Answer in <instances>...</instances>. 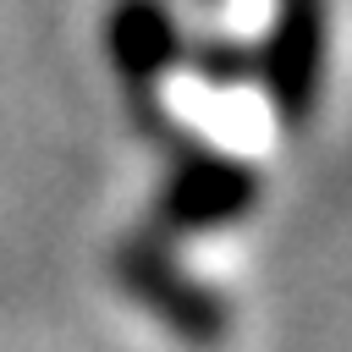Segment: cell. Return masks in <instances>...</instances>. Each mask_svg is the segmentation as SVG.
<instances>
[{
    "label": "cell",
    "instance_id": "obj_5",
    "mask_svg": "<svg viewBox=\"0 0 352 352\" xmlns=\"http://www.w3.org/2000/svg\"><path fill=\"white\" fill-rule=\"evenodd\" d=\"M182 60L187 66H198L204 77H214V82H248L253 77V50L248 44H209V50H182Z\"/></svg>",
    "mask_w": 352,
    "mask_h": 352
},
{
    "label": "cell",
    "instance_id": "obj_1",
    "mask_svg": "<svg viewBox=\"0 0 352 352\" xmlns=\"http://www.w3.org/2000/svg\"><path fill=\"white\" fill-rule=\"evenodd\" d=\"M132 94V121L160 143V154L170 160V182L154 204L160 226L165 231H214V226H231L236 214H248L264 192L258 170L198 143L165 104H160V88H126Z\"/></svg>",
    "mask_w": 352,
    "mask_h": 352
},
{
    "label": "cell",
    "instance_id": "obj_4",
    "mask_svg": "<svg viewBox=\"0 0 352 352\" xmlns=\"http://www.w3.org/2000/svg\"><path fill=\"white\" fill-rule=\"evenodd\" d=\"M104 50L126 88H160V77L182 60L187 38L165 0H116L104 16Z\"/></svg>",
    "mask_w": 352,
    "mask_h": 352
},
{
    "label": "cell",
    "instance_id": "obj_2",
    "mask_svg": "<svg viewBox=\"0 0 352 352\" xmlns=\"http://www.w3.org/2000/svg\"><path fill=\"white\" fill-rule=\"evenodd\" d=\"M264 94L286 126H302L319 104L324 82V0H275V22L264 50L253 55Z\"/></svg>",
    "mask_w": 352,
    "mask_h": 352
},
{
    "label": "cell",
    "instance_id": "obj_3",
    "mask_svg": "<svg viewBox=\"0 0 352 352\" xmlns=\"http://www.w3.org/2000/svg\"><path fill=\"white\" fill-rule=\"evenodd\" d=\"M116 280H121L143 308H154L176 336H187V341L226 336V324H231L226 297L209 292L204 280H192V275L170 258V248H160L154 236H132V242L116 248Z\"/></svg>",
    "mask_w": 352,
    "mask_h": 352
}]
</instances>
